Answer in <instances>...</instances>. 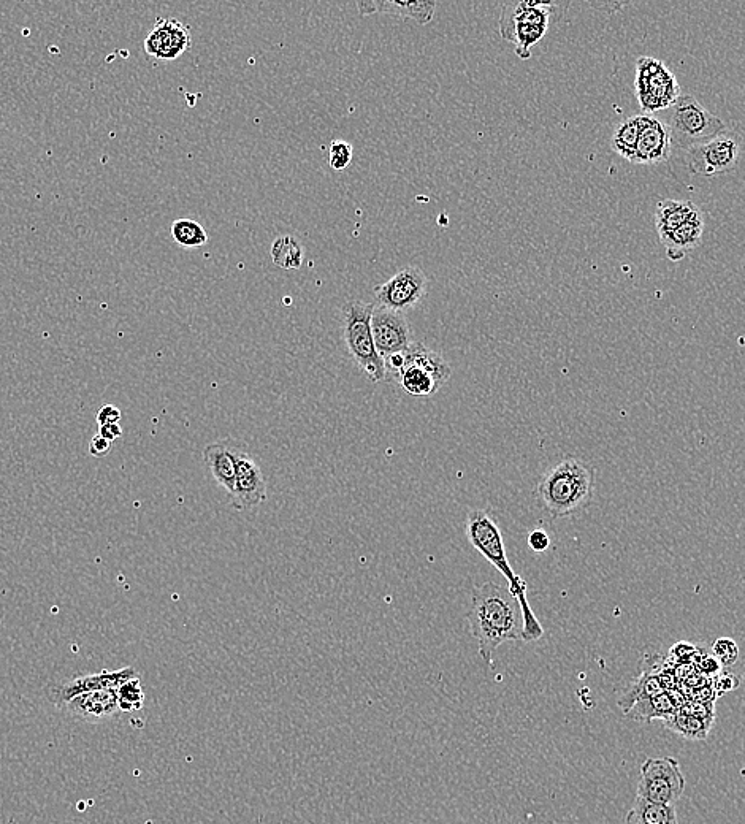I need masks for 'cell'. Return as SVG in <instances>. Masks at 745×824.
<instances>
[{
	"label": "cell",
	"mask_w": 745,
	"mask_h": 824,
	"mask_svg": "<svg viewBox=\"0 0 745 824\" xmlns=\"http://www.w3.org/2000/svg\"><path fill=\"white\" fill-rule=\"evenodd\" d=\"M473 638L478 641L482 660L492 664L495 650L508 641H522V612L517 599L508 588L487 582L476 587L468 612Z\"/></svg>",
	"instance_id": "6da1fadb"
},
{
	"label": "cell",
	"mask_w": 745,
	"mask_h": 824,
	"mask_svg": "<svg viewBox=\"0 0 745 824\" xmlns=\"http://www.w3.org/2000/svg\"><path fill=\"white\" fill-rule=\"evenodd\" d=\"M465 535L471 546L478 550L482 557L492 563L508 580V590L520 606L522 612V641L533 642L543 638L544 628L536 618L532 606L528 603L527 584L522 577L514 573V569L509 565L508 554H506L505 541L501 535L497 522L492 519V515L486 509H471L465 520Z\"/></svg>",
	"instance_id": "7a4b0ae2"
},
{
	"label": "cell",
	"mask_w": 745,
	"mask_h": 824,
	"mask_svg": "<svg viewBox=\"0 0 745 824\" xmlns=\"http://www.w3.org/2000/svg\"><path fill=\"white\" fill-rule=\"evenodd\" d=\"M593 492L595 470L573 455L546 471L536 487L539 503L554 519L584 511L593 500Z\"/></svg>",
	"instance_id": "3957f363"
},
{
	"label": "cell",
	"mask_w": 745,
	"mask_h": 824,
	"mask_svg": "<svg viewBox=\"0 0 745 824\" xmlns=\"http://www.w3.org/2000/svg\"><path fill=\"white\" fill-rule=\"evenodd\" d=\"M568 2H508L501 10L500 35L514 43L520 59L532 58V46L541 42L552 23H557L568 8Z\"/></svg>",
	"instance_id": "277c9868"
},
{
	"label": "cell",
	"mask_w": 745,
	"mask_h": 824,
	"mask_svg": "<svg viewBox=\"0 0 745 824\" xmlns=\"http://www.w3.org/2000/svg\"><path fill=\"white\" fill-rule=\"evenodd\" d=\"M384 367L413 397H432L452 374L449 363L422 343H413L405 351L386 357Z\"/></svg>",
	"instance_id": "5b68a950"
},
{
	"label": "cell",
	"mask_w": 745,
	"mask_h": 824,
	"mask_svg": "<svg viewBox=\"0 0 745 824\" xmlns=\"http://www.w3.org/2000/svg\"><path fill=\"white\" fill-rule=\"evenodd\" d=\"M665 111L663 123L668 126L671 142L685 151L726 132L722 119L712 115L693 96L679 97Z\"/></svg>",
	"instance_id": "8992f818"
},
{
	"label": "cell",
	"mask_w": 745,
	"mask_h": 824,
	"mask_svg": "<svg viewBox=\"0 0 745 824\" xmlns=\"http://www.w3.org/2000/svg\"><path fill=\"white\" fill-rule=\"evenodd\" d=\"M375 306L365 302L346 303L343 308V336L349 354L363 373L367 374L370 381L381 382L387 373L383 357L376 351L371 332V314L375 311Z\"/></svg>",
	"instance_id": "52a82bcc"
},
{
	"label": "cell",
	"mask_w": 745,
	"mask_h": 824,
	"mask_svg": "<svg viewBox=\"0 0 745 824\" xmlns=\"http://www.w3.org/2000/svg\"><path fill=\"white\" fill-rule=\"evenodd\" d=\"M635 88L639 105L646 113L665 111L681 97L674 73L654 58H639L636 62Z\"/></svg>",
	"instance_id": "ba28073f"
},
{
	"label": "cell",
	"mask_w": 745,
	"mask_h": 824,
	"mask_svg": "<svg viewBox=\"0 0 745 824\" xmlns=\"http://www.w3.org/2000/svg\"><path fill=\"white\" fill-rule=\"evenodd\" d=\"M685 790L681 763L673 756L649 758L641 766L638 796L654 804L676 805Z\"/></svg>",
	"instance_id": "9c48e42d"
},
{
	"label": "cell",
	"mask_w": 745,
	"mask_h": 824,
	"mask_svg": "<svg viewBox=\"0 0 745 824\" xmlns=\"http://www.w3.org/2000/svg\"><path fill=\"white\" fill-rule=\"evenodd\" d=\"M741 154V138L726 130L719 137L688 149L685 161L693 175L715 176L738 167Z\"/></svg>",
	"instance_id": "30bf717a"
},
{
	"label": "cell",
	"mask_w": 745,
	"mask_h": 824,
	"mask_svg": "<svg viewBox=\"0 0 745 824\" xmlns=\"http://www.w3.org/2000/svg\"><path fill=\"white\" fill-rule=\"evenodd\" d=\"M427 276L417 267H406L386 283L376 287L375 297L379 306L405 313L414 308L427 295Z\"/></svg>",
	"instance_id": "8fae6325"
},
{
	"label": "cell",
	"mask_w": 745,
	"mask_h": 824,
	"mask_svg": "<svg viewBox=\"0 0 745 824\" xmlns=\"http://www.w3.org/2000/svg\"><path fill=\"white\" fill-rule=\"evenodd\" d=\"M138 672L134 668L116 669V671H102L89 676L77 677L64 683H54L46 690L48 701L56 709L61 710L67 702L85 693H94L102 690H118L123 683L137 679Z\"/></svg>",
	"instance_id": "7c38bea8"
},
{
	"label": "cell",
	"mask_w": 745,
	"mask_h": 824,
	"mask_svg": "<svg viewBox=\"0 0 745 824\" xmlns=\"http://www.w3.org/2000/svg\"><path fill=\"white\" fill-rule=\"evenodd\" d=\"M267 498V484L256 458L249 454L245 444H240L237 452L234 493L230 503L237 511H249L264 503Z\"/></svg>",
	"instance_id": "4fadbf2b"
},
{
	"label": "cell",
	"mask_w": 745,
	"mask_h": 824,
	"mask_svg": "<svg viewBox=\"0 0 745 824\" xmlns=\"http://www.w3.org/2000/svg\"><path fill=\"white\" fill-rule=\"evenodd\" d=\"M371 332H373L376 351L383 357V360L390 355L405 351L414 343L413 333L409 329L405 313L384 308V306H375V311L371 314Z\"/></svg>",
	"instance_id": "5bb4252c"
},
{
	"label": "cell",
	"mask_w": 745,
	"mask_h": 824,
	"mask_svg": "<svg viewBox=\"0 0 745 824\" xmlns=\"http://www.w3.org/2000/svg\"><path fill=\"white\" fill-rule=\"evenodd\" d=\"M191 48L189 27L173 18H165L154 24L145 39V51L157 61H173Z\"/></svg>",
	"instance_id": "9a60e30c"
},
{
	"label": "cell",
	"mask_w": 745,
	"mask_h": 824,
	"mask_svg": "<svg viewBox=\"0 0 745 824\" xmlns=\"http://www.w3.org/2000/svg\"><path fill=\"white\" fill-rule=\"evenodd\" d=\"M639 123L641 132L633 164H661L668 161L673 153L668 126L661 119L650 115H639Z\"/></svg>",
	"instance_id": "2e32d148"
},
{
	"label": "cell",
	"mask_w": 745,
	"mask_h": 824,
	"mask_svg": "<svg viewBox=\"0 0 745 824\" xmlns=\"http://www.w3.org/2000/svg\"><path fill=\"white\" fill-rule=\"evenodd\" d=\"M61 712L75 718V720L85 721V723H91V725H99V723L115 718L121 712L118 693H116V690L85 693V695L77 696V698L67 702L62 707Z\"/></svg>",
	"instance_id": "e0dca14e"
},
{
	"label": "cell",
	"mask_w": 745,
	"mask_h": 824,
	"mask_svg": "<svg viewBox=\"0 0 745 824\" xmlns=\"http://www.w3.org/2000/svg\"><path fill=\"white\" fill-rule=\"evenodd\" d=\"M240 444L234 439H224L218 443L208 444L203 451V462L208 466L211 476L229 496L234 493L237 452Z\"/></svg>",
	"instance_id": "ac0fdd59"
},
{
	"label": "cell",
	"mask_w": 745,
	"mask_h": 824,
	"mask_svg": "<svg viewBox=\"0 0 745 824\" xmlns=\"http://www.w3.org/2000/svg\"><path fill=\"white\" fill-rule=\"evenodd\" d=\"M357 8L362 16L392 15L405 20L416 21L425 26L435 16V0H419V2H397V0H362L357 2Z\"/></svg>",
	"instance_id": "d6986e66"
},
{
	"label": "cell",
	"mask_w": 745,
	"mask_h": 824,
	"mask_svg": "<svg viewBox=\"0 0 745 824\" xmlns=\"http://www.w3.org/2000/svg\"><path fill=\"white\" fill-rule=\"evenodd\" d=\"M714 714H709L704 704H688L677 710L673 717L665 720L666 728L674 733L681 734L685 739L703 741L709 734Z\"/></svg>",
	"instance_id": "ffe728a7"
},
{
	"label": "cell",
	"mask_w": 745,
	"mask_h": 824,
	"mask_svg": "<svg viewBox=\"0 0 745 824\" xmlns=\"http://www.w3.org/2000/svg\"><path fill=\"white\" fill-rule=\"evenodd\" d=\"M704 227H706L704 214H700V216L685 222L684 226L661 238V245L665 246L668 259L671 262H681L688 252L698 248L701 241H703Z\"/></svg>",
	"instance_id": "44dd1931"
},
{
	"label": "cell",
	"mask_w": 745,
	"mask_h": 824,
	"mask_svg": "<svg viewBox=\"0 0 745 824\" xmlns=\"http://www.w3.org/2000/svg\"><path fill=\"white\" fill-rule=\"evenodd\" d=\"M700 214H703V211L688 200H661L655 211V229L658 237L661 240Z\"/></svg>",
	"instance_id": "7402d4cb"
},
{
	"label": "cell",
	"mask_w": 745,
	"mask_h": 824,
	"mask_svg": "<svg viewBox=\"0 0 745 824\" xmlns=\"http://www.w3.org/2000/svg\"><path fill=\"white\" fill-rule=\"evenodd\" d=\"M681 699L677 698L676 693L671 691H663L660 695L650 696V698L642 699L638 704L628 710L627 717L638 721H652L655 718L660 720H668L673 717L677 710L681 709Z\"/></svg>",
	"instance_id": "603a6c76"
},
{
	"label": "cell",
	"mask_w": 745,
	"mask_h": 824,
	"mask_svg": "<svg viewBox=\"0 0 745 824\" xmlns=\"http://www.w3.org/2000/svg\"><path fill=\"white\" fill-rule=\"evenodd\" d=\"M625 821H644L649 824H679L676 805L654 804L636 796Z\"/></svg>",
	"instance_id": "cb8c5ba5"
},
{
	"label": "cell",
	"mask_w": 745,
	"mask_h": 824,
	"mask_svg": "<svg viewBox=\"0 0 745 824\" xmlns=\"http://www.w3.org/2000/svg\"><path fill=\"white\" fill-rule=\"evenodd\" d=\"M663 691H666V687L661 677L658 676V674H654V672L644 671L641 676H639V679L636 680L633 685H630L628 690L623 693L622 698L619 699L617 704H619L623 714H627L628 710L635 706V704H638L639 701H642V699L660 695Z\"/></svg>",
	"instance_id": "d4e9b609"
},
{
	"label": "cell",
	"mask_w": 745,
	"mask_h": 824,
	"mask_svg": "<svg viewBox=\"0 0 745 824\" xmlns=\"http://www.w3.org/2000/svg\"><path fill=\"white\" fill-rule=\"evenodd\" d=\"M639 132H641L639 115L631 116V118H627L625 121H622V123L617 124L616 129H614V134H612V149H614L619 156H622L623 159L635 162Z\"/></svg>",
	"instance_id": "484cf974"
},
{
	"label": "cell",
	"mask_w": 745,
	"mask_h": 824,
	"mask_svg": "<svg viewBox=\"0 0 745 824\" xmlns=\"http://www.w3.org/2000/svg\"><path fill=\"white\" fill-rule=\"evenodd\" d=\"M273 264L284 270H298L303 264V248L297 238L291 235H283L273 241L272 249Z\"/></svg>",
	"instance_id": "4316f807"
},
{
	"label": "cell",
	"mask_w": 745,
	"mask_h": 824,
	"mask_svg": "<svg viewBox=\"0 0 745 824\" xmlns=\"http://www.w3.org/2000/svg\"><path fill=\"white\" fill-rule=\"evenodd\" d=\"M172 237L183 248H200L208 243L207 230L194 219H176L172 224Z\"/></svg>",
	"instance_id": "83f0119b"
},
{
	"label": "cell",
	"mask_w": 745,
	"mask_h": 824,
	"mask_svg": "<svg viewBox=\"0 0 745 824\" xmlns=\"http://www.w3.org/2000/svg\"><path fill=\"white\" fill-rule=\"evenodd\" d=\"M116 693H118L119 709H121V712H135V710H142L143 706H145V691H143L140 677L123 683V685L116 690Z\"/></svg>",
	"instance_id": "f1b7e54d"
},
{
	"label": "cell",
	"mask_w": 745,
	"mask_h": 824,
	"mask_svg": "<svg viewBox=\"0 0 745 824\" xmlns=\"http://www.w3.org/2000/svg\"><path fill=\"white\" fill-rule=\"evenodd\" d=\"M712 657L719 661L723 668H730L738 663L739 647L736 641L731 638H720L712 645Z\"/></svg>",
	"instance_id": "f546056e"
},
{
	"label": "cell",
	"mask_w": 745,
	"mask_h": 824,
	"mask_svg": "<svg viewBox=\"0 0 745 824\" xmlns=\"http://www.w3.org/2000/svg\"><path fill=\"white\" fill-rule=\"evenodd\" d=\"M354 148L346 140H333L329 149V164L333 170L341 172L351 165Z\"/></svg>",
	"instance_id": "4dcf8cb0"
},
{
	"label": "cell",
	"mask_w": 745,
	"mask_h": 824,
	"mask_svg": "<svg viewBox=\"0 0 745 824\" xmlns=\"http://www.w3.org/2000/svg\"><path fill=\"white\" fill-rule=\"evenodd\" d=\"M528 546L533 552H546L549 547H551V538L547 535L546 531L544 530H533L530 535H528Z\"/></svg>",
	"instance_id": "1f68e13d"
},
{
	"label": "cell",
	"mask_w": 745,
	"mask_h": 824,
	"mask_svg": "<svg viewBox=\"0 0 745 824\" xmlns=\"http://www.w3.org/2000/svg\"><path fill=\"white\" fill-rule=\"evenodd\" d=\"M119 420H121V411L116 406L105 405L97 412L99 425L119 424Z\"/></svg>",
	"instance_id": "d6a6232c"
},
{
	"label": "cell",
	"mask_w": 745,
	"mask_h": 824,
	"mask_svg": "<svg viewBox=\"0 0 745 824\" xmlns=\"http://www.w3.org/2000/svg\"><path fill=\"white\" fill-rule=\"evenodd\" d=\"M739 685H741V680L733 676V674H723V676L719 674V676L715 677V688L719 691V695L730 693V691L736 690Z\"/></svg>",
	"instance_id": "836d02e7"
},
{
	"label": "cell",
	"mask_w": 745,
	"mask_h": 824,
	"mask_svg": "<svg viewBox=\"0 0 745 824\" xmlns=\"http://www.w3.org/2000/svg\"><path fill=\"white\" fill-rule=\"evenodd\" d=\"M111 444L113 443H110L104 436L96 435L89 444V454L94 455V457H104L110 452Z\"/></svg>",
	"instance_id": "e575fe53"
},
{
	"label": "cell",
	"mask_w": 745,
	"mask_h": 824,
	"mask_svg": "<svg viewBox=\"0 0 745 824\" xmlns=\"http://www.w3.org/2000/svg\"><path fill=\"white\" fill-rule=\"evenodd\" d=\"M99 435L104 436L110 443H115V439L123 435V428L119 424L99 425Z\"/></svg>",
	"instance_id": "d590c367"
},
{
	"label": "cell",
	"mask_w": 745,
	"mask_h": 824,
	"mask_svg": "<svg viewBox=\"0 0 745 824\" xmlns=\"http://www.w3.org/2000/svg\"><path fill=\"white\" fill-rule=\"evenodd\" d=\"M720 666L719 661L715 660L714 657H706L703 658V661L700 663V671L707 674V676H715V674H720Z\"/></svg>",
	"instance_id": "8d00e7d4"
},
{
	"label": "cell",
	"mask_w": 745,
	"mask_h": 824,
	"mask_svg": "<svg viewBox=\"0 0 745 824\" xmlns=\"http://www.w3.org/2000/svg\"><path fill=\"white\" fill-rule=\"evenodd\" d=\"M625 823H627V824H649V823H644V821H625Z\"/></svg>",
	"instance_id": "74e56055"
},
{
	"label": "cell",
	"mask_w": 745,
	"mask_h": 824,
	"mask_svg": "<svg viewBox=\"0 0 745 824\" xmlns=\"http://www.w3.org/2000/svg\"><path fill=\"white\" fill-rule=\"evenodd\" d=\"M742 682L745 683V664H744V674H742Z\"/></svg>",
	"instance_id": "f35d334b"
}]
</instances>
